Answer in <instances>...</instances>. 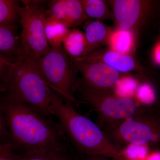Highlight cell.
<instances>
[{"label":"cell","mask_w":160,"mask_h":160,"mask_svg":"<svg viewBox=\"0 0 160 160\" xmlns=\"http://www.w3.org/2000/svg\"><path fill=\"white\" fill-rule=\"evenodd\" d=\"M6 127L16 154L67 150L66 138L58 122L23 103L2 102Z\"/></svg>","instance_id":"obj_1"},{"label":"cell","mask_w":160,"mask_h":160,"mask_svg":"<svg viewBox=\"0 0 160 160\" xmlns=\"http://www.w3.org/2000/svg\"><path fill=\"white\" fill-rule=\"evenodd\" d=\"M52 116L67 141L86 155L100 156L115 160H124L125 154L108 139L102 128L92 120L79 113L72 106L52 91Z\"/></svg>","instance_id":"obj_2"},{"label":"cell","mask_w":160,"mask_h":160,"mask_svg":"<svg viewBox=\"0 0 160 160\" xmlns=\"http://www.w3.org/2000/svg\"><path fill=\"white\" fill-rule=\"evenodd\" d=\"M2 102L23 103L51 118L52 91L43 78L36 61L23 50L10 66L4 80Z\"/></svg>","instance_id":"obj_3"},{"label":"cell","mask_w":160,"mask_h":160,"mask_svg":"<svg viewBox=\"0 0 160 160\" xmlns=\"http://www.w3.org/2000/svg\"><path fill=\"white\" fill-rule=\"evenodd\" d=\"M110 142L119 149L135 146L160 145V114L147 109L102 129Z\"/></svg>","instance_id":"obj_4"},{"label":"cell","mask_w":160,"mask_h":160,"mask_svg":"<svg viewBox=\"0 0 160 160\" xmlns=\"http://www.w3.org/2000/svg\"><path fill=\"white\" fill-rule=\"evenodd\" d=\"M36 61L50 89L64 101L78 107L82 102L74 95L80 88L76 74L77 71L62 46L50 48L45 55Z\"/></svg>","instance_id":"obj_5"},{"label":"cell","mask_w":160,"mask_h":160,"mask_svg":"<svg viewBox=\"0 0 160 160\" xmlns=\"http://www.w3.org/2000/svg\"><path fill=\"white\" fill-rule=\"evenodd\" d=\"M82 103L91 106L98 115V125L104 129L126 120L146 108L132 97H121L110 91L83 89Z\"/></svg>","instance_id":"obj_6"},{"label":"cell","mask_w":160,"mask_h":160,"mask_svg":"<svg viewBox=\"0 0 160 160\" xmlns=\"http://www.w3.org/2000/svg\"><path fill=\"white\" fill-rule=\"evenodd\" d=\"M23 2L24 5L19 8L22 49L28 56L37 60L45 55L51 48L45 31L47 10L39 5V1Z\"/></svg>","instance_id":"obj_7"},{"label":"cell","mask_w":160,"mask_h":160,"mask_svg":"<svg viewBox=\"0 0 160 160\" xmlns=\"http://www.w3.org/2000/svg\"><path fill=\"white\" fill-rule=\"evenodd\" d=\"M72 61L77 71L82 75L85 89L110 91L123 77L121 72L103 63Z\"/></svg>","instance_id":"obj_8"},{"label":"cell","mask_w":160,"mask_h":160,"mask_svg":"<svg viewBox=\"0 0 160 160\" xmlns=\"http://www.w3.org/2000/svg\"><path fill=\"white\" fill-rule=\"evenodd\" d=\"M109 2L117 29L132 32L144 22L153 6V2L143 0H114Z\"/></svg>","instance_id":"obj_9"},{"label":"cell","mask_w":160,"mask_h":160,"mask_svg":"<svg viewBox=\"0 0 160 160\" xmlns=\"http://www.w3.org/2000/svg\"><path fill=\"white\" fill-rule=\"evenodd\" d=\"M47 16L59 20L69 29H75L89 20L84 13L82 0L50 1Z\"/></svg>","instance_id":"obj_10"},{"label":"cell","mask_w":160,"mask_h":160,"mask_svg":"<svg viewBox=\"0 0 160 160\" xmlns=\"http://www.w3.org/2000/svg\"><path fill=\"white\" fill-rule=\"evenodd\" d=\"M80 62H100L121 72L139 71L140 67L134 58L129 54H122L110 49H97L89 54L72 60Z\"/></svg>","instance_id":"obj_11"},{"label":"cell","mask_w":160,"mask_h":160,"mask_svg":"<svg viewBox=\"0 0 160 160\" xmlns=\"http://www.w3.org/2000/svg\"><path fill=\"white\" fill-rule=\"evenodd\" d=\"M83 28L87 43L83 57L96 50L101 44L107 43L112 32L111 28L99 20H88L84 22Z\"/></svg>","instance_id":"obj_12"},{"label":"cell","mask_w":160,"mask_h":160,"mask_svg":"<svg viewBox=\"0 0 160 160\" xmlns=\"http://www.w3.org/2000/svg\"><path fill=\"white\" fill-rule=\"evenodd\" d=\"M16 27L0 26V56L12 63L23 50Z\"/></svg>","instance_id":"obj_13"},{"label":"cell","mask_w":160,"mask_h":160,"mask_svg":"<svg viewBox=\"0 0 160 160\" xmlns=\"http://www.w3.org/2000/svg\"><path fill=\"white\" fill-rule=\"evenodd\" d=\"M85 33L80 29H70L62 42L63 49L72 60L82 57L86 48Z\"/></svg>","instance_id":"obj_14"},{"label":"cell","mask_w":160,"mask_h":160,"mask_svg":"<svg viewBox=\"0 0 160 160\" xmlns=\"http://www.w3.org/2000/svg\"><path fill=\"white\" fill-rule=\"evenodd\" d=\"M70 29L59 20L47 16L45 23V34L51 48L62 46L64 38Z\"/></svg>","instance_id":"obj_15"},{"label":"cell","mask_w":160,"mask_h":160,"mask_svg":"<svg viewBox=\"0 0 160 160\" xmlns=\"http://www.w3.org/2000/svg\"><path fill=\"white\" fill-rule=\"evenodd\" d=\"M134 42L132 31L117 29L112 32L107 43L112 50L129 54L134 46Z\"/></svg>","instance_id":"obj_16"},{"label":"cell","mask_w":160,"mask_h":160,"mask_svg":"<svg viewBox=\"0 0 160 160\" xmlns=\"http://www.w3.org/2000/svg\"><path fill=\"white\" fill-rule=\"evenodd\" d=\"M84 13L88 19L96 20L112 19L107 3L102 0H82Z\"/></svg>","instance_id":"obj_17"},{"label":"cell","mask_w":160,"mask_h":160,"mask_svg":"<svg viewBox=\"0 0 160 160\" xmlns=\"http://www.w3.org/2000/svg\"><path fill=\"white\" fill-rule=\"evenodd\" d=\"M19 7L17 1L0 0V26H16L19 22Z\"/></svg>","instance_id":"obj_18"},{"label":"cell","mask_w":160,"mask_h":160,"mask_svg":"<svg viewBox=\"0 0 160 160\" xmlns=\"http://www.w3.org/2000/svg\"><path fill=\"white\" fill-rule=\"evenodd\" d=\"M13 160H71L67 154V150L55 151L33 154L11 155Z\"/></svg>","instance_id":"obj_19"},{"label":"cell","mask_w":160,"mask_h":160,"mask_svg":"<svg viewBox=\"0 0 160 160\" xmlns=\"http://www.w3.org/2000/svg\"><path fill=\"white\" fill-rule=\"evenodd\" d=\"M12 62L0 56V85L4 84V80Z\"/></svg>","instance_id":"obj_20"},{"label":"cell","mask_w":160,"mask_h":160,"mask_svg":"<svg viewBox=\"0 0 160 160\" xmlns=\"http://www.w3.org/2000/svg\"><path fill=\"white\" fill-rule=\"evenodd\" d=\"M6 124L5 116L2 105L0 103V136L4 134L6 131Z\"/></svg>","instance_id":"obj_21"},{"label":"cell","mask_w":160,"mask_h":160,"mask_svg":"<svg viewBox=\"0 0 160 160\" xmlns=\"http://www.w3.org/2000/svg\"><path fill=\"white\" fill-rule=\"evenodd\" d=\"M153 56L155 62L160 65V42L158 43L155 48Z\"/></svg>","instance_id":"obj_22"},{"label":"cell","mask_w":160,"mask_h":160,"mask_svg":"<svg viewBox=\"0 0 160 160\" xmlns=\"http://www.w3.org/2000/svg\"><path fill=\"white\" fill-rule=\"evenodd\" d=\"M86 157L82 160H110L105 157L100 156L86 155Z\"/></svg>","instance_id":"obj_23"},{"label":"cell","mask_w":160,"mask_h":160,"mask_svg":"<svg viewBox=\"0 0 160 160\" xmlns=\"http://www.w3.org/2000/svg\"><path fill=\"white\" fill-rule=\"evenodd\" d=\"M0 154L6 157L8 156L9 154L8 150L6 149V146L5 145H2L1 142H0Z\"/></svg>","instance_id":"obj_24"},{"label":"cell","mask_w":160,"mask_h":160,"mask_svg":"<svg viewBox=\"0 0 160 160\" xmlns=\"http://www.w3.org/2000/svg\"><path fill=\"white\" fill-rule=\"evenodd\" d=\"M0 160H13L12 159L10 158L4 156L0 154Z\"/></svg>","instance_id":"obj_25"},{"label":"cell","mask_w":160,"mask_h":160,"mask_svg":"<svg viewBox=\"0 0 160 160\" xmlns=\"http://www.w3.org/2000/svg\"><path fill=\"white\" fill-rule=\"evenodd\" d=\"M5 89H6V87H5V85L4 84L0 85V93H2L5 91Z\"/></svg>","instance_id":"obj_26"},{"label":"cell","mask_w":160,"mask_h":160,"mask_svg":"<svg viewBox=\"0 0 160 160\" xmlns=\"http://www.w3.org/2000/svg\"><path fill=\"white\" fill-rule=\"evenodd\" d=\"M158 112H159L160 114V109H158Z\"/></svg>","instance_id":"obj_27"}]
</instances>
